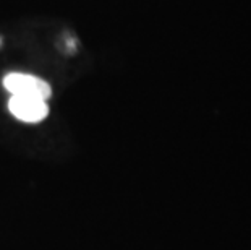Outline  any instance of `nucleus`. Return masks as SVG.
Returning <instances> with one entry per match:
<instances>
[{"label":"nucleus","instance_id":"nucleus-2","mask_svg":"<svg viewBox=\"0 0 251 250\" xmlns=\"http://www.w3.org/2000/svg\"><path fill=\"white\" fill-rule=\"evenodd\" d=\"M8 109L18 120L28 122V124H36L46 119L49 108L46 101L33 96H18L15 94L8 103Z\"/></svg>","mask_w":251,"mask_h":250},{"label":"nucleus","instance_id":"nucleus-1","mask_svg":"<svg viewBox=\"0 0 251 250\" xmlns=\"http://www.w3.org/2000/svg\"><path fill=\"white\" fill-rule=\"evenodd\" d=\"M3 86L13 96H33L44 101L50 96V86L44 80L26 73H10L3 78Z\"/></svg>","mask_w":251,"mask_h":250}]
</instances>
